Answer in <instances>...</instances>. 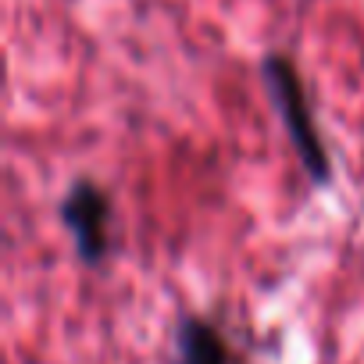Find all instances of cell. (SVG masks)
I'll return each mask as SVG.
<instances>
[{
    "mask_svg": "<svg viewBox=\"0 0 364 364\" xmlns=\"http://www.w3.org/2000/svg\"><path fill=\"white\" fill-rule=\"evenodd\" d=\"M257 75L264 82V93L279 114V125L293 146V154L300 157L311 186H332V154L321 139V129L314 122V111H311V100H307V90H304V79L293 65L289 54L282 50H268L257 65Z\"/></svg>",
    "mask_w": 364,
    "mask_h": 364,
    "instance_id": "cell-1",
    "label": "cell"
},
{
    "mask_svg": "<svg viewBox=\"0 0 364 364\" xmlns=\"http://www.w3.org/2000/svg\"><path fill=\"white\" fill-rule=\"evenodd\" d=\"M58 222L68 232L75 257L86 268H97L111 254V197L100 182L75 178L58 200Z\"/></svg>",
    "mask_w": 364,
    "mask_h": 364,
    "instance_id": "cell-2",
    "label": "cell"
},
{
    "mask_svg": "<svg viewBox=\"0 0 364 364\" xmlns=\"http://www.w3.org/2000/svg\"><path fill=\"white\" fill-rule=\"evenodd\" d=\"M171 364H232V353L208 318L178 314L171 325Z\"/></svg>",
    "mask_w": 364,
    "mask_h": 364,
    "instance_id": "cell-3",
    "label": "cell"
}]
</instances>
